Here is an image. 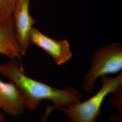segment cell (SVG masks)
<instances>
[{"instance_id":"cell-1","label":"cell","mask_w":122,"mask_h":122,"mask_svg":"<svg viewBox=\"0 0 122 122\" xmlns=\"http://www.w3.org/2000/svg\"><path fill=\"white\" fill-rule=\"evenodd\" d=\"M0 73L19 89L26 109L34 110L39 107L43 101L48 100L54 111L74 105L81 100L83 96L81 92L73 88L57 89L28 76L17 59L0 64Z\"/></svg>"},{"instance_id":"cell-2","label":"cell","mask_w":122,"mask_h":122,"mask_svg":"<svg viewBox=\"0 0 122 122\" xmlns=\"http://www.w3.org/2000/svg\"><path fill=\"white\" fill-rule=\"evenodd\" d=\"M101 78V87L95 95L84 101L80 100L62 108L69 122H96L106 98L122 86V72L113 78L106 76Z\"/></svg>"},{"instance_id":"cell-3","label":"cell","mask_w":122,"mask_h":122,"mask_svg":"<svg viewBox=\"0 0 122 122\" xmlns=\"http://www.w3.org/2000/svg\"><path fill=\"white\" fill-rule=\"evenodd\" d=\"M122 69V47L113 43L101 47L92 57L91 67L84 78L83 90L91 93L96 80L109 74H115Z\"/></svg>"},{"instance_id":"cell-4","label":"cell","mask_w":122,"mask_h":122,"mask_svg":"<svg viewBox=\"0 0 122 122\" xmlns=\"http://www.w3.org/2000/svg\"><path fill=\"white\" fill-rule=\"evenodd\" d=\"M30 0H17L12 17L21 56L25 55L31 44V32L36 22L30 13Z\"/></svg>"},{"instance_id":"cell-5","label":"cell","mask_w":122,"mask_h":122,"mask_svg":"<svg viewBox=\"0 0 122 122\" xmlns=\"http://www.w3.org/2000/svg\"><path fill=\"white\" fill-rule=\"evenodd\" d=\"M30 42L48 54L57 65L65 63L72 57L70 44L66 40L52 39L34 27L31 32Z\"/></svg>"},{"instance_id":"cell-6","label":"cell","mask_w":122,"mask_h":122,"mask_svg":"<svg viewBox=\"0 0 122 122\" xmlns=\"http://www.w3.org/2000/svg\"><path fill=\"white\" fill-rule=\"evenodd\" d=\"M25 109L24 98L18 87L10 81L5 82L0 79V111L15 116Z\"/></svg>"},{"instance_id":"cell-7","label":"cell","mask_w":122,"mask_h":122,"mask_svg":"<svg viewBox=\"0 0 122 122\" xmlns=\"http://www.w3.org/2000/svg\"><path fill=\"white\" fill-rule=\"evenodd\" d=\"M0 54L9 57L10 60L19 59L22 64L12 18L0 24Z\"/></svg>"},{"instance_id":"cell-8","label":"cell","mask_w":122,"mask_h":122,"mask_svg":"<svg viewBox=\"0 0 122 122\" xmlns=\"http://www.w3.org/2000/svg\"><path fill=\"white\" fill-rule=\"evenodd\" d=\"M17 0H0V24L11 20Z\"/></svg>"},{"instance_id":"cell-9","label":"cell","mask_w":122,"mask_h":122,"mask_svg":"<svg viewBox=\"0 0 122 122\" xmlns=\"http://www.w3.org/2000/svg\"><path fill=\"white\" fill-rule=\"evenodd\" d=\"M112 95L110 104L113 105L120 113L122 112V89L121 87L111 93Z\"/></svg>"},{"instance_id":"cell-10","label":"cell","mask_w":122,"mask_h":122,"mask_svg":"<svg viewBox=\"0 0 122 122\" xmlns=\"http://www.w3.org/2000/svg\"><path fill=\"white\" fill-rule=\"evenodd\" d=\"M52 112V109H51V107H50V105H48L46 108L45 112L43 118L40 120V121L39 122H47L48 116Z\"/></svg>"},{"instance_id":"cell-11","label":"cell","mask_w":122,"mask_h":122,"mask_svg":"<svg viewBox=\"0 0 122 122\" xmlns=\"http://www.w3.org/2000/svg\"><path fill=\"white\" fill-rule=\"evenodd\" d=\"M110 122H122V118L117 115H112L109 117Z\"/></svg>"},{"instance_id":"cell-12","label":"cell","mask_w":122,"mask_h":122,"mask_svg":"<svg viewBox=\"0 0 122 122\" xmlns=\"http://www.w3.org/2000/svg\"><path fill=\"white\" fill-rule=\"evenodd\" d=\"M0 122H5L3 113L0 111Z\"/></svg>"}]
</instances>
